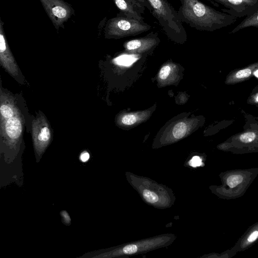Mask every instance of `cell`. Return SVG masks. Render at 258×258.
I'll return each mask as SVG.
<instances>
[{
  "instance_id": "5bb4252c",
  "label": "cell",
  "mask_w": 258,
  "mask_h": 258,
  "mask_svg": "<svg viewBox=\"0 0 258 258\" xmlns=\"http://www.w3.org/2000/svg\"><path fill=\"white\" fill-rule=\"evenodd\" d=\"M119 12L128 17L144 21L142 14L145 7L133 0H112Z\"/></svg>"
},
{
  "instance_id": "7402d4cb",
  "label": "cell",
  "mask_w": 258,
  "mask_h": 258,
  "mask_svg": "<svg viewBox=\"0 0 258 258\" xmlns=\"http://www.w3.org/2000/svg\"><path fill=\"white\" fill-rule=\"evenodd\" d=\"M171 72V68L169 66H163L160 70L159 76L161 80H165Z\"/></svg>"
},
{
  "instance_id": "4fadbf2b",
  "label": "cell",
  "mask_w": 258,
  "mask_h": 258,
  "mask_svg": "<svg viewBox=\"0 0 258 258\" xmlns=\"http://www.w3.org/2000/svg\"><path fill=\"white\" fill-rule=\"evenodd\" d=\"M258 241V221L250 226L230 249L234 255L246 250Z\"/></svg>"
},
{
  "instance_id": "d4e9b609",
  "label": "cell",
  "mask_w": 258,
  "mask_h": 258,
  "mask_svg": "<svg viewBox=\"0 0 258 258\" xmlns=\"http://www.w3.org/2000/svg\"><path fill=\"white\" fill-rule=\"evenodd\" d=\"M90 158V155L87 151L83 152L80 156V160L83 162H86Z\"/></svg>"
},
{
  "instance_id": "6da1fadb",
  "label": "cell",
  "mask_w": 258,
  "mask_h": 258,
  "mask_svg": "<svg viewBox=\"0 0 258 258\" xmlns=\"http://www.w3.org/2000/svg\"><path fill=\"white\" fill-rule=\"evenodd\" d=\"M180 21L198 30L212 32L231 25L237 18L217 11L200 0H179Z\"/></svg>"
},
{
  "instance_id": "52a82bcc",
  "label": "cell",
  "mask_w": 258,
  "mask_h": 258,
  "mask_svg": "<svg viewBox=\"0 0 258 258\" xmlns=\"http://www.w3.org/2000/svg\"><path fill=\"white\" fill-rule=\"evenodd\" d=\"M1 138L5 147L16 151L24 129V119L19 111L13 117L1 121Z\"/></svg>"
},
{
  "instance_id": "5b68a950",
  "label": "cell",
  "mask_w": 258,
  "mask_h": 258,
  "mask_svg": "<svg viewBox=\"0 0 258 258\" xmlns=\"http://www.w3.org/2000/svg\"><path fill=\"white\" fill-rule=\"evenodd\" d=\"M150 13L158 21L165 34L171 40L183 43L187 34L176 11L167 0H147Z\"/></svg>"
},
{
  "instance_id": "484cf974",
  "label": "cell",
  "mask_w": 258,
  "mask_h": 258,
  "mask_svg": "<svg viewBox=\"0 0 258 258\" xmlns=\"http://www.w3.org/2000/svg\"><path fill=\"white\" fill-rule=\"evenodd\" d=\"M138 4L144 6L145 8H147L150 11L151 10V7L150 5L147 0H133Z\"/></svg>"
},
{
  "instance_id": "ffe728a7",
  "label": "cell",
  "mask_w": 258,
  "mask_h": 258,
  "mask_svg": "<svg viewBox=\"0 0 258 258\" xmlns=\"http://www.w3.org/2000/svg\"><path fill=\"white\" fill-rule=\"evenodd\" d=\"M120 119L122 124L126 125H131L137 121L138 117L134 114H127L123 115Z\"/></svg>"
},
{
  "instance_id": "2e32d148",
  "label": "cell",
  "mask_w": 258,
  "mask_h": 258,
  "mask_svg": "<svg viewBox=\"0 0 258 258\" xmlns=\"http://www.w3.org/2000/svg\"><path fill=\"white\" fill-rule=\"evenodd\" d=\"M257 68L258 62L242 69L233 71L227 76L225 83L227 84H233L243 81L251 77Z\"/></svg>"
},
{
  "instance_id": "9c48e42d",
  "label": "cell",
  "mask_w": 258,
  "mask_h": 258,
  "mask_svg": "<svg viewBox=\"0 0 258 258\" xmlns=\"http://www.w3.org/2000/svg\"><path fill=\"white\" fill-rule=\"evenodd\" d=\"M32 128L36 156L41 158L51 142V130L46 118L42 115L33 120Z\"/></svg>"
},
{
  "instance_id": "8992f818",
  "label": "cell",
  "mask_w": 258,
  "mask_h": 258,
  "mask_svg": "<svg viewBox=\"0 0 258 258\" xmlns=\"http://www.w3.org/2000/svg\"><path fill=\"white\" fill-rule=\"evenodd\" d=\"M144 21L128 17L120 12L109 19L104 28V36L108 39H119L136 36L151 29Z\"/></svg>"
},
{
  "instance_id": "d6986e66",
  "label": "cell",
  "mask_w": 258,
  "mask_h": 258,
  "mask_svg": "<svg viewBox=\"0 0 258 258\" xmlns=\"http://www.w3.org/2000/svg\"><path fill=\"white\" fill-rule=\"evenodd\" d=\"M234 256L233 253L230 249H227L221 253H211L209 254H205L201 257L206 258H230Z\"/></svg>"
},
{
  "instance_id": "f1b7e54d",
  "label": "cell",
  "mask_w": 258,
  "mask_h": 258,
  "mask_svg": "<svg viewBox=\"0 0 258 258\" xmlns=\"http://www.w3.org/2000/svg\"><path fill=\"white\" fill-rule=\"evenodd\" d=\"M258 152V142H257V147L256 148V151H255V152Z\"/></svg>"
},
{
  "instance_id": "277c9868",
  "label": "cell",
  "mask_w": 258,
  "mask_h": 258,
  "mask_svg": "<svg viewBox=\"0 0 258 258\" xmlns=\"http://www.w3.org/2000/svg\"><path fill=\"white\" fill-rule=\"evenodd\" d=\"M176 235L171 233L161 234L152 237L126 242L102 250L94 256L98 258L125 257L145 254L148 252L166 247L173 243Z\"/></svg>"
},
{
  "instance_id": "9a60e30c",
  "label": "cell",
  "mask_w": 258,
  "mask_h": 258,
  "mask_svg": "<svg viewBox=\"0 0 258 258\" xmlns=\"http://www.w3.org/2000/svg\"><path fill=\"white\" fill-rule=\"evenodd\" d=\"M1 121L6 120L19 112L14 98L9 94L1 91L0 95Z\"/></svg>"
},
{
  "instance_id": "3957f363",
  "label": "cell",
  "mask_w": 258,
  "mask_h": 258,
  "mask_svg": "<svg viewBox=\"0 0 258 258\" xmlns=\"http://www.w3.org/2000/svg\"><path fill=\"white\" fill-rule=\"evenodd\" d=\"M257 175L258 167L227 170L219 174L221 184L212 185L209 188L220 199H237L245 194Z\"/></svg>"
},
{
  "instance_id": "44dd1931",
  "label": "cell",
  "mask_w": 258,
  "mask_h": 258,
  "mask_svg": "<svg viewBox=\"0 0 258 258\" xmlns=\"http://www.w3.org/2000/svg\"><path fill=\"white\" fill-rule=\"evenodd\" d=\"M136 60V58L128 55H123L117 58L115 63L119 65L129 66Z\"/></svg>"
},
{
  "instance_id": "ac0fdd59",
  "label": "cell",
  "mask_w": 258,
  "mask_h": 258,
  "mask_svg": "<svg viewBox=\"0 0 258 258\" xmlns=\"http://www.w3.org/2000/svg\"><path fill=\"white\" fill-rule=\"evenodd\" d=\"M187 126L184 122H180L175 125L172 130V135L176 140L182 139L186 135Z\"/></svg>"
},
{
  "instance_id": "7a4b0ae2",
  "label": "cell",
  "mask_w": 258,
  "mask_h": 258,
  "mask_svg": "<svg viewBox=\"0 0 258 258\" xmlns=\"http://www.w3.org/2000/svg\"><path fill=\"white\" fill-rule=\"evenodd\" d=\"M127 182L138 193L147 205L158 209L173 206L176 197L172 189L146 176L138 175L130 171L125 172Z\"/></svg>"
},
{
  "instance_id": "4316f807",
  "label": "cell",
  "mask_w": 258,
  "mask_h": 258,
  "mask_svg": "<svg viewBox=\"0 0 258 258\" xmlns=\"http://www.w3.org/2000/svg\"><path fill=\"white\" fill-rule=\"evenodd\" d=\"M250 102L252 103H258V92L251 97Z\"/></svg>"
},
{
  "instance_id": "ba28073f",
  "label": "cell",
  "mask_w": 258,
  "mask_h": 258,
  "mask_svg": "<svg viewBox=\"0 0 258 258\" xmlns=\"http://www.w3.org/2000/svg\"><path fill=\"white\" fill-rule=\"evenodd\" d=\"M56 29L64 28V23L75 14L72 7L63 0H40Z\"/></svg>"
},
{
  "instance_id": "7c38bea8",
  "label": "cell",
  "mask_w": 258,
  "mask_h": 258,
  "mask_svg": "<svg viewBox=\"0 0 258 258\" xmlns=\"http://www.w3.org/2000/svg\"><path fill=\"white\" fill-rule=\"evenodd\" d=\"M159 42L158 33L152 32L144 37L126 41L123 45L125 49L128 52L143 53L155 48Z\"/></svg>"
},
{
  "instance_id": "cb8c5ba5",
  "label": "cell",
  "mask_w": 258,
  "mask_h": 258,
  "mask_svg": "<svg viewBox=\"0 0 258 258\" xmlns=\"http://www.w3.org/2000/svg\"><path fill=\"white\" fill-rule=\"evenodd\" d=\"M60 214L62 217L63 223L66 224L70 225L71 223V218L68 213L66 211H62L61 212Z\"/></svg>"
},
{
  "instance_id": "8fae6325",
  "label": "cell",
  "mask_w": 258,
  "mask_h": 258,
  "mask_svg": "<svg viewBox=\"0 0 258 258\" xmlns=\"http://www.w3.org/2000/svg\"><path fill=\"white\" fill-rule=\"evenodd\" d=\"M0 62L2 67L11 75L16 77L19 74V69L10 50L7 42L4 23L0 19Z\"/></svg>"
},
{
  "instance_id": "30bf717a",
  "label": "cell",
  "mask_w": 258,
  "mask_h": 258,
  "mask_svg": "<svg viewBox=\"0 0 258 258\" xmlns=\"http://www.w3.org/2000/svg\"><path fill=\"white\" fill-rule=\"evenodd\" d=\"M211 3L216 7L223 6V12L236 18L250 15L258 9V0H214Z\"/></svg>"
},
{
  "instance_id": "e0dca14e",
  "label": "cell",
  "mask_w": 258,
  "mask_h": 258,
  "mask_svg": "<svg viewBox=\"0 0 258 258\" xmlns=\"http://www.w3.org/2000/svg\"><path fill=\"white\" fill-rule=\"evenodd\" d=\"M250 27L258 28V9L252 14L246 16L229 33L234 34L240 30Z\"/></svg>"
},
{
  "instance_id": "f546056e",
  "label": "cell",
  "mask_w": 258,
  "mask_h": 258,
  "mask_svg": "<svg viewBox=\"0 0 258 258\" xmlns=\"http://www.w3.org/2000/svg\"><path fill=\"white\" fill-rule=\"evenodd\" d=\"M208 1H209L210 2H212L214 0H208Z\"/></svg>"
},
{
  "instance_id": "603a6c76",
  "label": "cell",
  "mask_w": 258,
  "mask_h": 258,
  "mask_svg": "<svg viewBox=\"0 0 258 258\" xmlns=\"http://www.w3.org/2000/svg\"><path fill=\"white\" fill-rule=\"evenodd\" d=\"M202 161L199 157H193L189 161L188 165L192 167H196L200 166Z\"/></svg>"
},
{
  "instance_id": "83f0119b",
  "label": "cell",
  "mask_w": 258,
  "mask_h": 258,
  "mask_svg": "<svg viewBox=\"0 0 258 258\" xmlns=\"http://www.w3.org/2000/svg\"><path fill=\"white\" fill-rule=\"evenodd\" d=\"M253 75L256 77L257 78H258V70H257V69L254 71L253 72Z\"/></svg>"
}]
</instances>
